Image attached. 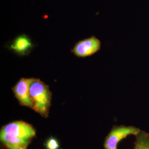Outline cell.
<instances>
[{
    "label": "cell",
    "mask_w": 149,
    "mask_h": 149,
    "mask_svg": "<svg viewBox=\"0 0 149 149\" xmlns=\"http://www.w3.org/2000/svg\"><path fill=\"white\" fill-rule=\"evenodd\" d=\"M35 136L36 131L32 125L19 120L3 126L0 139L5 149H27Z\"/></svg>",
    "instance_id": "1"
},
{
    "label": "cell",
    "mask_w": 149,
    "mask_h": 149,
    "mask_svg": "<svg viewBox=\"0 0 149 149\" xmlns=\"http://www.w3.org/2000/svg\"><path fill=\"white\" fill-rule=\"evenodd\" d=\"M29 93L34 103L33 110L43 117H47L52 98L49 86L40 79L31 78Z\"/></svg>",
    "instance_id": "2"
},
{
    "label": "cell",
    "mask_w": 149,
    "mask_h": 149,
    "mask_svg": "<svg viewBox=\"0 0 149 149\" xmlns=\"http://www.w3.org/2000/svg\"><path fill=\"white\" fill-rule=\"evenodd\" d=\"M141 131L133 126H114L106 138L104 143L105 149H117L120 141L130 135L136 136Z\"/></svg>",
    "instance_id": "3"
},
{
    "label": "cell",
    "mask_w": 149,
    "mask_h": 149,
    "mask_svg": "<svg viewBox=\"0 0 149 149\" xmlns=\"http://www.w3.org/2000/svg\"><path fill=\"white\" fill-rule=\"evenodd\" d=\"M101 42L95 36L80 40L75 44L71 52L78 58H86L95 54L101 49Z\"/></svg>",
    "instance_id": "4"
},
{
    "label": "cell",
    "mask_w": 149,
    "mask_h": 149,
    "mask_svg": "<svg viewBox=\"0 0 149 149\" xmlns=\"http://www.w3.org/2000/svg\"><path fill=\"white\" fill-rule=\"evenodd\" d=\"M31 78H22L12 88L15 96L22 106L33 109L34 105L29 93Z\"/></svg>",
    "instance_id": "5"
},
{
    "label": "cell",
    "mask_w": 149,
    "mask_h": 149,
    "mask_svg": "<svg viewBox=\"0 0 149 149\" xmlns=\"http://www.w3.org/2000/svg\"><path fill=\"white\" fill-rule=\"evenodd\" d=\"M33 45L29 37L25 35H19L15 38L10 49L19 55H27L33 47Z\"/></svg>",
    "instance_id": "6"
},
{
    "label": "cell",
    "mask_w": 149,
    "mask_h": 149,
    "mask_svg": "<svg viewBox=\"0 0 149 149\" xmlns=\"http://www.w3.org/2000/svg\"><path fill=\"white\" fill-rule=\"evenodd\" d=\"M136 136L133 149H149V133L141 130Z\"/></svg>",
    "instance_id": "7"
},
{
    "label": "cell",
    "mask_w": 149,
    "mask_h": 149,
    "mask_svg": "<svg viewBox=\"0 0 149 149\" xmlns=\"http://www.w3.org/2000/svg\"><path fill=\"white\" fill-rule=\"evenodd\" d=\"M45 147L46 149H59V143L57 139L52 137L46 141Z\"/></svg>",
    "instance_id": "8"
}]
</instances>
